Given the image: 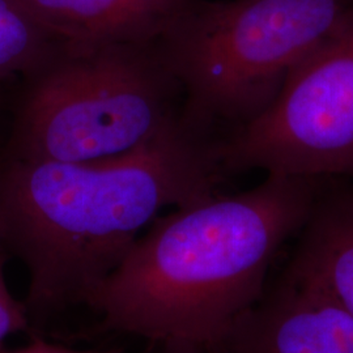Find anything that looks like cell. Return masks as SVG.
Returning a JSON list of instances; mask_svg holds the SVG:
<instances>
[{"label":"cell","instance_id":"6da1fadb","mask_svg":"<svg viewBox=\"0 0 353 353\" xmlns=\"http://www.w3.org/2000/svg\"><path fill=\"white\" fill-rule=\"evenodd\" d=\"M219 144V135L181 112L156 138L112 160L70 164L6 157L0 164L1 243L28 268L24 306L30 322L88 306L161 210L216 194L227 176Z\"/></svg>","mask_w":353,"mask_h":353},{"label":"cell","instance_id":"7a4b0ae2","mask_svg":"<svg viewBox=\"0 0 353 353\" xmlns=\"http://www.w3.org/2000/svg\"><path fill=\"white\" fill-rule=\"evenodd\" d=\"M326 179L268 174L249 191L157 216L92 297L99 330L212 352L263 296L275 255L301 230Z\"/></svg>","mask_w":353,"mask_h":353},{"label":"cell","instance_id":"3957f363","mask_svg":"<svg viewBox=\"0 0 353 353\" xmlns=\"http://www.w3.org/2000/svg\"><path fill=\"white\" fill-rule=\"evenodd\" d=\"M7 156L90 164L138 150L172 125L183 93L160 41H63L26 77Z\"/></svg>","mask_w":353,"mask_h":353},{"label":"cell","instance_id":"277c9868","mask_svg":"<svg viewBox=\"0 0 353 353\" xmlns=\"http://www.w3.org/2000/svg\"><path fill=\"white\" fill-rule=\"evenodd\" d=\"M353 0H198L160 39L182 114L217 135L252 121Z\"/></svg>","mask_w":353,"mask_h":353},{"label":"cell","instance_id":"5b68a950","mask_svg":"<svg viewBox=\"0 0 353 353\" xmlns=\"http://www.w3.org/2000/svg\"><path fill=\"white\" fill-rule=\"evenodd\" d=\"M225 174L353 178V8L299 64L275 99L223 135Z\"/></svg>","mask_w":353,"mask_h":353},{"label":"cell","instance_id":"8992f818","mask_svg":"<svg viewBox=\"0 0 353 353\" xmlns=\"http://www.w3.org/2000/svg\"><path fill=\"white\" fill-rule=\"evenodd\" d=\"M211 353H353V318L325 293L281 275Z\"/></svg>","mask_w":353,"mask_h":353},{"label":"cell","instance_id":"52a82bcc","mask_svg":"<svg viewBox=\"0 0 353 353\" xmlns=\"http://www.w3.org/2000/svg\"><path fill=\"white\" fill-rule=\"evenodd\" d=\"M284 276L328 296L353 318V178H327Z\"/></svg>","mask_w":353,"mask_h":353},{"label":"cell","instance_id":"ba28073f","mask_svg":"<svg viewBox=\"0 0 353 353\" xmlns=\"http://www.w3.org/2000/svg\"><path fill=\"white\" fill-rule=\"evenodd\" d=\"M55 37L83 43L156 42L198 0H21Z\"/></svg>","mask_w":353,"mask_h":353},{"label":"cell","instance_id":"9c48e42d","mask_svg":"<svg viewBox=\"0 0 353 353\" xmlns=\"http://www.w3.org/2000/svg\"><path fill=\"white\" fill-rule=\"evenodd\" d=\"M62 42L21 0H0V79L33 74Z\"/></svg>","mask_w":353,"mask_h":353},{"label":"cell","instance_id":"30bf717a","mask_svg":"<svg viewBox=\"0 0 353 353\" xmlns=\"http://www.w3.org/2000/svg\"><path fill=\"white\" fill-rule=\"evenodd\" d=\"M7 259V252L0 250V351L4 350V343L10 336L29 331L30 325L24 303H19L8 288L4 272Z\"/></svg>","mask_w":353,"mask_h":353},{"label":"cell","instance_id":"8fae6325","mask_svg":"<svg viewBox=\"0 0 353 353\" xmlns=\"http://www.w3.org/2000/svg\"><path fill=\"white\" fill-rule=\"evenodd\" d=\"M123 350L119 347H112V348H105V350H74L70 347H64L57 343L43 339L37 334H33L30 336L29 343L17 350L8 351L3 350L0 353H122Z\"/></svg>","mask_w":353,"mask_h":353},{"label":"cell","instance_id":"7c38bea8","mask_svg":"<svg viewBox=\"0 0 353 353\" xmlns=\"http://www.w3.org/2000/svg\"><path fill=\"white\" fill-rule=\"evenodd\" d=\"M122 353H127L123 351ZM132 353H210L199 345L183 341H151L139 352Z\"/></svg>","mask_w":353,"mask_h":353},{"label":"cell","instance_id":"4fadbf2b","mask_svg":"<svg viewBox=\"0 0 353 353\" xmlns=\"http://www.w3.org/2000/svg\"><path fill=\"white\" fill-rule=\"evenodd\" d=\"M0 250H4V249H3V243H1V233H0ZM4 252H6V250H4Z\"/></svg>","mask_w":353,"mask_h":353}]
</instances>
